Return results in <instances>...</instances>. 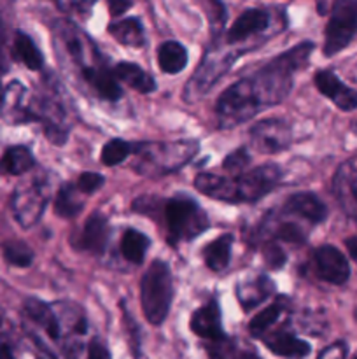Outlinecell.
<instances>
[{
	"instance_id": "6da1fadb",
	"label": "cell",
	"mask_w": 357,
	"mask_h": 359,
	"mask_svg": "<svg viewBox=\"0 0 357 359\" xmlns=\"http://www.w3.org/2000/svg\"><path fill=\"white\" fill-rule=\"evenodd\" d=\"M280 181V170L275 165H265L237 179L219 177L214 174H200L195 186L203 195L230 203L255 202L272 191Z\"/></svg>"
},
{
	"instance_id": "7a4b0ae2",
	"label": "cell",
	"mask_w": 357,
	"mask_h": 359,
	"mask_svg": "<svg viewBox=\"0 0 357 359\" xmlns=\"http://www.w3.org/2000/svg\"><path fill=\"white\" fill-rule=\"evenodd\" d=\"M172 298H174L172 270L167 262L156 259L146 272L140 286L142 311L150 325L160 326L168 318Z\"/></svg>"
},
{
	"instance_id": "3957f363",
	"label": "cell",
	"mask_w": 357,
	"mask_h": 359,
	"mask_svg": "<svg viewBox=\"0 0 357 359\" xmlns=\"http://www.w3.org/2000/svg\"><path fill=\"white\" fill-rule=\"evenodd\" d=\"M164 219H167L170 242L191 241L209 228V217L200 209L195 200L188 196H175L164 203Z\"/></svg>"
},
{
	"instance_id": "277c9868",
	"label": "cell",
	"mask_w": 357,
	"mask_h": 359,
	"mask_svg": "<svg viewBox=\"0 0 357 359\" xmlns=\"http://www.w3.org/2000/svg\"><path fill=\"white\" fill-rule=\"evenodd\" d=\"M262 102L252 79H241L227 88L217 102V116L223 126L248 121L261 109Z\"/></svg>"
},
{
	"instance_id": "5b68a950",
	"label": "cell",
	"mask_w": 357,
	"mask_h": 359,
	"mask_svg": "<svg viewBox=\"0 0 357 359\" xmlns=\"http://www.w3.org/2000/svg\"><path fill=\"white\" fill-rule=\"evenodd\" d=\"M139 149L144 156L140 161L142 174H168L175 168H181L196 153L198 144H144V146H139Z\"/></svg>"
},
{
	"instance_id": "8992f818",
	"label": "cell",
	"mask_w": 357,
	"mask_h": 359,
	"mask_svg": "<svg viewBox=\"0 0 357 359\" xmlns=\"http://www.w3.org/2000/svg\"><path fill=\"white\" fill-rule=\"evenodd\" d=\"M357 34V0H335L326 27L324 55L332 56L345 49Z\"/></svg>"
},
{
	"instance_id": "52a82bcc",
	"label": "cell",
	"mask_w": 357,
	"mask_h": 359,
	"mask_svg": "<svg viewBox=\"0 0 357 359\" xmlns=\"http://www.w3.org/2000/svg\"><path fill=\"white\" fill-rule=\"evenodd\" d=\"M314 266L318 279L335 286H342L349 280L350 266L346 258L335 245H321L314 252Z\"/></svg>"
},
{
	"instance_id": "ba28073f",
	"label": "cell",
	"mask_w": 357,
	"mask_h": 359,
	"mask_svg": "<svg viewBox=\"0 0 357 359\" xmlns=\"http://www.w3.org/2000/svg\"><path fill=\"white\" fill-rule=\"evenodd\" d=\"M251 137L259 153H279L290 144V128L280 119H266L252 126Z\"/></svg>"
},
{
	"instance_id": "9c48e42d",
	"label": "cell",
	"mask_w": 357,
	"mask_h": 359,
	"mask_svg": "<svg viewBox=\"0 0 357 359\" xmlns=\"http://www.w3.org/2000/svg\"><path fill=\"white\" fill-rule=\"evenodd\" d=\"M46 205V195L37 182L20 186L14 193L13 210L21 226L28 228L42 216Z\"/></svg>"
},
{
	"instance_id": "30bf717a",
	"label": "cell",
	"mask_w": 357,
	"mask_h": 359,
	"mask_svg": "<svg viewBox=\"0 0 357 359\" xmlns=\"http://www.w3.org/2000/svg\"><path fill=\"white\" fill-rule=\"evenodd\" d=\"M315 86L342 111L357 109V91L345 86L331 70H321L315 74Z\"/></svg>"
},
{
	"instance_id": "8fae6325",
	"label": "cell",
	"mask_w": 357,
	"mask_h": 359,
	"mask_svg": "<svg viewBox=\"0 0 357 359\" xmlns=\"http://www.w3.org/2000/svg\"><path fill=\"white\" fill-rule=\"evenodd\" d=\"M332 188L343 210L357 219V160L346 161L338 168Z\"/></svg>"
},
{
	"instance_id": "7c38bea8",
	"label": "cell",
	"mask_w": 357,
	"mask_h": 359,
	"mask_svg": "<svg viewBox=\"0 0 357 359\" xmlns=\"http://www.w3.org/2000/svg\"><path fill=\"white\" fill-rule=\"evenodd\" d=\"M191 332L203 340H219L223 339V325H220V311L216 300H210L203 307L196 309L191 316Z\"/></svg>"
},
{
	"instance_id": "4fadbf2b",
	"label": "cell",
	"mask_w": 357,
	"mask_h": 359,
	"mask_svg": "<svg viewBox=\"0 0 357 359\" xmlns=\"http://www.w3.org/2000/svg\"><path fill=\"white\" fill-rule=\"evenodd\" d=\"M265 346L276 356L287 359H303L312 351L310 344L298 339L294 333L286 332V330H279V332L265 337Z\"/></svg>"
},
{
	"instance_id": "5bb4252c",
	"label": "cell",
	"mask_w": 357,
	"mask_h": 359,
	"mask_svg": "<svg viewBox=\"0 0 357 359\" xmlns=\"http://www.w3.org/2000/svg\"><path fill=\"white\" fill-rule=\"evenodd\" d=\"M108 241V224L107 217L100 212H94L88 217L86 224L83 228V233L79 237V248L83 251H91L102 255L107 248Z\"/></svg>"
},
{
	"instance_id": "9a60e30c",
	"label": "cell",
	"mask_w": 357,
	"mask_h": 359,
	"mask_svg": "<svg viewBox=\"0 0 357 359\" xmlns=\"http://www.w3.org/2000/svg\"><path fill=\"white\" fill-rule=\"evenodd\" d=\"M270 14L262 9H247L237 18L233 25H231L230 32H227V41L238 42L245 41L251 35L258 34V32L265 30L268 27Z\"/></svg>"
},
{
	"instance_id": "2e32d148",
	"label": "cell",
	"mask_w": 357,
	"mask_h": 359,
	"mask_svg": "<svg viewBox=\"0 0 357 359\" xmlns=\"http://www.w3.org/2000/svg\"><path fill=\"white\" fill-rule=\"evenodd\" d=\"M286 212L300 216L310 223H322L328 216V209L314 193H296L286 202Z\"/></svg>"
},
{
	"instance_id": "e0dca14e",
	"label": "cell",
	"mask_w": 357,
	"mask_h": 359,
	"mask_svg": "<svg viewBox=\"0 0 357 359\" xmlns=\"http://www.w3.org/2000/svg\"><path fill=\"white\" fill-rule=\"evenodd\" d=\"M24 98V88L21 86L18 81L10 83L7 86L6 93L2 97V118L6 121L18 125V123H24L28 119H34L35 116L24 107L23 104Z\"/></svg>"
},
{
	"instance_id": "ac0fdd59",
	"label": "cell",
	"mask_w": 357,
	"mask_h": 359,
	"mask_svg": "<svg viewBox=\"0 0 357 359\" xmlns=\"http://www.w3.org/2000/svg\"><path fill=\"white\" fill-rule=\"evenodd\" d=\"M83 74L88 84L97 91L98 97L108 102H115L121 98V86H119L118 81H115V77L111 72L100 69V67H84Z\"/></svg>"
},
{
	"instance_id": "d6986e66",
	"label": "cell",
	"mask_w": 357,
	"mask_h": 359,
	"mask_svg": "<svg viewBox=\"0 0 357 359\" xmlns=\"http://www.w3.org/2000/svg\"><path fill=\"white\" fill-rule=\"evenodd\" d=\"M114 76L121 79L122 83L128 84L133 90L140 91V93H153L156 90V83H154L153 76L146 72L142 67L132 62H121L115 65Z\"/></svg>"
},
{
	"instance_id": "ffe728a7",
	"label": "cell",
	"mask_w": 357,
	"mask_h": 359,
	"mask_svg": "<svg viewBox=\"0 0 357 359\" xmlns=\"http://www.w3.org/2000/svg\"><path fill=\"white\" fill-rule=\"evenodd\" d=\"M24 312L28 314V318L34 323H37L51 340H58L62 337V328H59L58 319L52 314L51 307L46 305L44 302L35 300V298H28L24 302Z\"/></svg>"
},
{
	"instance_id": "44dd1931",
	"label": "cell",
	"mask_w": 357,
	"mask_h": 359,
	"mask_svg": "<svg viewBox=\"0 0 357 359\" xmlns=\"http://www.w3.org/2000/svg\"><path fill=\"white\" fill-rule=\"evenodd\" d=\"M158 63L164 74H178L188 65V51L175 41H167L158 49Z\"/></svg>"
},
{
	"instance_id": "7402d4cb",
	"label": "cell",
	"mask_w": 357,
	"mask_h": 359,
	"mask_svg": "<svg viewBox=\"0 0 357 359\" xmlns=\"http://www.w3.org/2000/svg\"><path fill=\"white\" fill-rule=\"evenodd\" d=\"M231 245H233V235L230 233L220 235L219 238L210 242L203 251L206 266L214 272H220V270L226 269L231 259Z\"/></svg>"
},
{
	"instance_id": "603a6c76",
	"label": "cell",
	"mask_w": 357,
	"mask_h": 359,
	"mask_svg": "<svg viewBox=\"0 0 357 359\" xmlns=\"http://www.w3.org/2000/svg\"><path fill=\"white\" fill-rule=\"evenodd\" d=\"M35 165L34 154L24 146H14L4 153L0 160V172L9 175H21Z\"/></svg>"
},
{
	"instance_id": "cb8c5ba5",
	"label": "cell",
	"mask_w": 357,
	"mask_h": 359,
	"mask_svg": "<svg viewBox=\"0 0 357 359\" xmlns=\"http://www.w3.org/2000/svg\"><path fill=\"white\" fill-rule=\"evenodd\" d=\"M108 34L122 46H132V48H139L146 42L144 37V28L136 18H126L122 21H115L108 27Z\"/></svg>"
},
{
	"instance_id": "d4e9b609",
	"label": "cell",
	"mask_w": 357,
	"mask_h": 359,
	"mask_svg": "<svg viewBox=\"0 0 357 359\" xmlns=\"http://www.w3.org/2000/svg\"><path fill=\"white\" fill-rule=\"evenodd\" d=\"M206 354L210 359H261L255 354V351L240 347L234 340L227 339V337L212 340L206 347Z\"/></svg>"
},
{
	"instance_id": "484cf974",
	"label": "cell",
	"mask_w": 357,
	"mask_h": 359,
	"mask_svg": "<svg viewBox=\"0 0 357 359\" xmlns=\"http://www.w3.org/2000/svg\"><path fill=\"white\" fill-rule=\"evenodd\" d=\"M14 55L20 60L21 63H24V67L30 70H38L44 65V58H42L41 51H38L37 46L34 44L30 37L23 32H18L16 39H14Z\"/></svg>"
},
{
	"instance_id": "4316f807",
	"label": "cell",
	"mask_w": 357,
	"mask_h": 359,
	"mask_svg": "<svg viewBox=\"0 0 357 359\" xmlns=\"http://www.w3.org/2000/svg\"><path fill=\"white\" fill-rule=\"evenodd\" d=\"M150 241L147 235L136 230H126L121 241V252L130 263H142L146 258V252L149 249Z\"/></svg>"
},
{
	"instance_id": "83f0119b",
	"label": "cell",
	"mask_w": 357,
	"mask_h": 359,
	"mask_svg": "<svg viewBox=\"0 0 357 359\" xmlns=\"http://www.w3.org/2000/svg\"><path fill=\"white\" fill-rule=\"evenodd\" d=\"M79 188L65 184L59 188L55 200V210L59 217H76L83 210V200L79 196Z\"/></svg>"
},
{
	"instance_id": "f1b7e54d",
	"label": "cell",
	"mask_w": 357,
	"mask_h": 359,
	"mask_svg": "<svg viewBox=\"0 0 357 359\" xmlns=\"http://www.w3.org/2000/svg\"><path fill=\"white\" fill-rule=\"evenodd\" d=\"M273 291V284L266 277H258L254 283H247L245 286L238 287V298L245 309H252L265 300Z\"/></svg>"
},
{
	"instance_id": "f546056e",
	"label": "cell",
	"mask_w": 357,
	"mask_h": 359,
	"mask_svg": "<svg viewBox=\"0 0 357 359\" xmlns=\"http://www.w3.org/2000/svg\"><path fill=\"white\" fill-rule=\"evenodd\" d=\"M286 311V305H284V300L275 302L270 307H266L265 311L259 312L251 323H248V332H251L252 337H262L282 316V312Z\"/></svg>"
},
{
	"instance_id": "4dcf8cb0",
	"label": "cell",
	"mask_w": 357,
	"mask_h": 359,
	"mask_svg": "<svg viewBox=\"0 0 357 359\" xmlns=\"http://www.w3.org/2000/svg\"><path fill=\"white\" fill-rule=\"evenodd\" d=\"M132 153H133L132 144H128L122 139H112L108 140V142L104 146V149H102L100 160L102 163L107 165V167H115V165L122 163V161H125Z\"/></svg>"
},
{
	"instance_id": "1f68e13d",
	"label": "cell",
	"mask_w": 357,
	"mask_h": 359,
	"mask_svg": "<svg viewBox=\"0 0 357 359\" xmlns=\"http://www.w3.org/2000/svg\"><path fill=\"white\" fill-rule=\"evenodd\" d=\"M4 258L13 266H30L34 262V251L21 241H10L4 244Z\"/></svg>"
},
{
	"instance_id": "d6a6232c",
	"label": "cell",
	"mask_w": 357,
	"mask_h": 359,
	"mask_svg": "<svg viewBox=\"0 0 357 359\" xmlns=\"http://www.w3.org/2000/svg\"><path fill=\"white\" fill-rule=\"evenodd\" d=\"M275 235L280 238V241H286L289 242V244H303V242L307 241V235L303 233V230L294 223L280 224Z\"/></svg>"
},
{
	"instance_id": "836d02e7",
	"label": "cell",
	"mask_w": 357,
	"mask_h": 359,
	"mask_svg": "<svg viewBox=\"0 0 357 359\" xmlns=\"http://www.w3.org/2000/svg\"><path fill=\"white\" fill-rule=\"evenodd\" d=\"M105 184V177L100 174H94V172H84L79 175V181H77V188L80 189L86 195L98 191L102 186Z\"/></svg>"
},
{
	"instance_id": "e575fe53",
	"label": "cell",
	"mask_w": 357,
	"mask_h": 359,
	"mask_svg": "<svg viewBox=\"0 0 357 359\" xmlns=\"http://www.w3.org/2000/svg\"><path fill=\"white\" fill-rule=\"evenodd\" d=\"M262 255H265L266 263H268L270 269L276 270L282 269L284 263H286V252L279 248L276 244H268L265 249H262Z\"/></svg>"
},
{
	"instance_id": "d590c367",
	"label": "cell",
	"mask_w": 357,
	"mask_h": 359,
	"mask_svg": "<svg viewBox=\"0 0 357 359\" xmlns=\"http://www.w3.org/2000/svg\"><path fill=\"white\" fill-rule=\"evenodd\" d=\"M248 161H251V158H248L247 151L238 149V151H234L233 154H230L226 160H224V168L230 172H238V170H241V168H244Z\"/></svg>"
},
{
	"instance_id": "8d00e7d4",
	"label": "cell",
	"mask_w": 357,
	"mask_h": 359,
	"mask_svg": "<svg viewBox=\"0 0 357 359\" xmlns=\"http://www.w3.org/2000/svg\"><path fill=\"white\" fill-rule=\"evenodd\" d=\"M346 354H349V347H346L345 342L340 340V342H335L326 347V349H322L317 359H345Z\"/></svg>"
},
{
	"instance_id": "74e56055",
	"label": "cell",
	"mask_w": 357,
	"mask_h": 359,
	"mask_svg": "<svg viewBox=\"0 0 357 359\" xmlns=\"http://www.w3.org/2000/svg\"><path fill=\"white\" fill-rule=\"evenodd\" d=\"M88 359H112L111 353L105 347L104 342H100L98 339L91 340L90 347H88Z\"/></svg>"
},
{
	"instance_id": "f35d334b",
	"label": "cell",
	"mask_w": 357,
	"mask_h": 359,
	"mask_svg": "<svg viewBox=\"0 0 357 359\" xmlns=\"http://www.w3.org/2000/svg\"><path fill=\"white\" fill-rule=\"evenodd\" d=\"M125 323L126 326H128V332H130V337H132V349H133V354H135L136 358L140 356V340H139V328L135 326V323L132 321V316L128 314V312H125Z\"/></svg>"
},
{
	"instance_id": "ab89813d",
	"label": "cell",
	"mask_w": 357,
	"mask_h": 359,
	"mask_svg": "<svg viewBox=\"0 0 357 359\" xmlns=\"http://www.w3.org/2000/svg\"><path fill=\"white\" fill-rule=\"evenodd\" d=\"M133 6V0H108V11L112 16H119V14L126 13L130 7Z\"/></svg>"
},
{
	"instance_id": "60d3db41",
	"label": "cell",
	"mask_w": 357,
	"mask_h": 359,
	"mask_svg": "<svg viewBox=\"0 0 357 359\" xmlns=\"http://www.w3.org/2000/svg\"><path fill=\"white\" fill-rule=\"evenodd\" d=\"M346 249H349V255L352 256L354 262L357 263V237H350L345 241Z\"/></svg>"
},
{
	"instance_id": "b9f144b4",
	"label": "cell",
	"mask_w": 357,
	"mask_h": 359,
	"mask_svg": "<svg viewBox=\"0 0 357 359\" xmlns=\"http://www.w3.org/2000/svg\"><path fill=\"white\" fill-rule=\"evenodd\" d=\"M0 359H14L13 349L4 340H0Z\"/></svg>"
},
{
	"instance_id": "7bdbcfd3",
	"label": "cell",
	"mask_w": 357,
	"mask_h": 359,
	"mask_svg": "<svg viewBox=\"0 0 357 359\" xmlns=\"http://www.w3.org/2000/svg\"><path fill=\"white\" fill-rule=\"evenodd\" d=\"M356 319H357V309H356Z\"/></svg>"
},
{
	"instance_id": "ee69618b",
	"label": "cell",
	"mask_w": 357,
	"mask_h": 359,
	"mask_svg": "<svg viewBox=\"0 0 357 359\" xmlns=\"http://www.w3.org/2000/svg\"><path fill=\"white\" fill-rule=\"evenodd\" d=\"M354 359H357V358H354Z\"/></svg>"
},
{
	"instance_id": "f6af8a7d",
	"label": "cell",
	"mask_w": 357,
	"mask_h": 359,
	"mask_svg": "<svg viewBox=\"0 0 357 359\" xmlns=\"http://www.w3.org/2000/svg\"><path fill=\"white\" fill-rule=\"evenodd\" d=\"M38 359H42V358H38Z\"/></svg>"
}]
</instances>
